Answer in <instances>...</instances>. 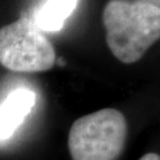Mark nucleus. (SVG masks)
Wrapping results in <instances>:
<instances>
[{"label":"nucleus","instance_id":"nucleus-1","mask_svg":"<svg viewBox=\"0 0 160 160\" xmlns=\"http://www.w3.org/2000/svg\"><path fill=\"white\" fill-rule=\"evenodd\" d=\"M102 22L109 50L120 62H138L160 39V8L141 0H109Z\"/></svg>","mask_w":160,"mask_h":160},{"label":"nucleus","instance_id":"nucleus-2","mask_svg":"<svg viewBox=\"0 0 160 160\" xmlns=\"http://www.w3.org/2000/svg\"><path fill=\"white\" fill-rule=\"evenodd\" d=\"M127 120L120 110L104 108L82 116L69 131L72 160H116L127 141Z\"/></svg>","mask_w":160,"mask_h":160},{"label":"nucleus","instance_id":"nucleus-3","mask_svg":"<svg viewBox=\"0 0 160 160\" xmlns=\"http://www.w3.org/2000/svg\"><path fill=\"white\" fill-rule=\"evenodd\" d=\"M56 51L31 18L23 17L0 29V64L16 72L53 68Z\"/></svg>","mask_w":160,"mask_h":160},{"label":"nucleus","instance_id":"nucleus-4","mask_svg":"<svg viewBox=\"0 0 160 160\" xmlns=\"http://www.w3.org/2000/svg\"><path fill=\"white\" fill-rule=\"evenodd\" d=\"M36 103V94L26 88L12 92L0 106V141L11 138L30 114Z\"/></svg>","mask_w":160,"mask_h":160},{"label":"nucleus","instance_id":"nucleus-5","mask_svg":"<svg viewBox=\"0 0 160 160\" xmlns=\"http://www.w3.org/2000/svg\"><path fill=\"white\" fill-rule=\"evenodd\" d=\"M78 0H45L34 13V24L40 31H59L77 6Z\"/></svg>","mask_w":160,"mask_h":160},{"label":"nucleus","instance_id":"nucleus-6","mask_svg":"<svg viewBox=\"0 0 160 160\" xmlns=\"http://www.w3.org/2000/svg\"><path fill=\"white\" fill-rule=\"evenodd\" d=\"M139 160H160V155L158 153H147L142 155Z\"/></svg>","mask_w":160,"mask_h":160},{"label":"nucleus","instance_id":"nucleus-7","mask_svg":"<svg viewBox=\"0 0 160 160\" xmlns=\"http://www.w3.org/2000/svg\"><path fill=\"white\" fill-rule=\"evenodd\" d=\"M141 1H145V2H148V4H152V5L157 6L160 8V0H141Z\"/></svg>","mask_w":160,"mask_h":160}]
</instances>
